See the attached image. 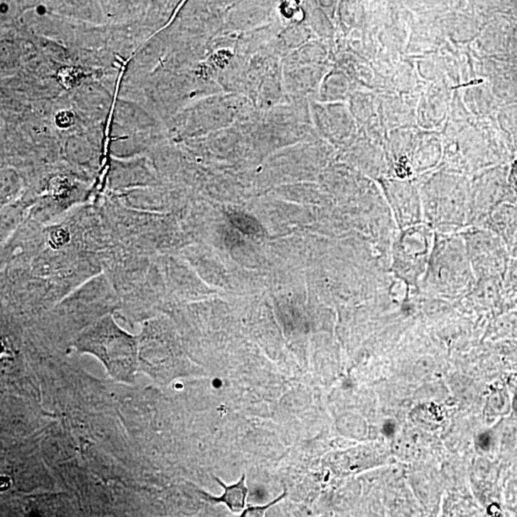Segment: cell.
I'll use <instances>...</instances> for the list:
<instances>
[{
  "label": "cell",
  "instance_id": "cell-2",
  "mask_svg": "<svg viewBox=\"0 0 517 517\" xmlns=\"http://www.w3.org/2000/svg\"><path fill=\"white\" fill-rule=\"evenodd\" d=\"M424 283L442 293L471 290L475 275L465 240L455 233H436Z\"/></svg>",
  "mask_w": 517,
  "mask_h": 517
},
{
  "label": "cell",
  "instance_id": "cell-3",
  "mask_svg": "<svg viewBox=\"0 0 517 517\" xmlns=\"http://www.w3.org/2000/svg\"><path fill=\"white\" fill-rule=\"evenodd\" d=\"M434 241L433 228L424 222L400 230L393 251L397 279L411 286H417L424 279Z\"/></svg>",
  "mask_w": 517,
  "mask_h": 517
},
{
  "label": "cell",
  "instance_id": "cell-5",
  "mask_svg": "<svg viewBox=\"0 0 517 517\" xmlns=\"http://www.w3.org/2000/svg\"><path fill=\"white\" fill-rule=\"evenodd\" d=\"M286 493H283L282 496H280L278 497L277 499H275L274 501H272L271 503H268V504L263 505V506H257V507H255V506H250V507L244 508V511H243V513H241V516H250V517H261L265 516L266 511L268 510L269 508L271 507V506H273L274 504H276L277 502H279L280 500H282L283 497H285Z\"/></svg>",
  "mask_w": 517,
  "mask_h": 517
},
{
  "label": "cell",
  "instance_id": "cell-1",
  "mask_svg": "<svg viewBox=\"0 0 517 517\" xmlns=\"http://www.w3.org/2000/svg\"><path fill=\"white\" fill-rule=\"evenodd\" d=\"M75 349L90 354L104 365L116 382L133 385L139 372V338L130 335L105 315L85 328L74 342Z\"/></svg>",
  "mask_w": 517,
  "mask_h": 517
},
{
  "label": "cell",
  "instance_id": "cell-4",
  "mask_svg": "<svg viewBox=\"0 0 517 517\" xmlns=\"http://www.w3.org/2000/svg\"><path fill=\"white\" fill-rule=\"evenodd\" d=\"M216 482L224 489V494L221 496H212L210 494L200 491L204 498L212 503H222L226 505L232 513H243L246 508V497L249 489L246 486V474H243L241 479L233 485H225L219 478L215 477Z\"/></svg>",
  "mask_w": 517,
  "mask_h": 517
}]
</instances>
